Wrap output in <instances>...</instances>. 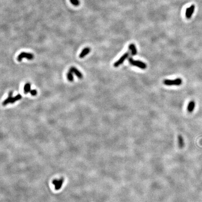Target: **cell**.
Wrapping results in <instances>:
<instances>
[{
  "label": "cell",
  "mask_w": 202,
  "mask_h": 202,
  "mask_svg": "<svg viewBox=\"0 0 202 202\" xmlns=\"http://www.w3.org/2000/svg\"><path fill=\"white\" fill-rule=\"evenodd\" d=\"M178 144L179 147H180V148H183L184 146V138L181 135H179L178 136Z\"/></svg>",
  "instance_id": "12"
},
{
  "label": "cell",
  "mask_w": 202,
  "mask_h": 202,
  "mask_svg": "<svg viewBox=\"0 0 202 202\" xmlns=\"http://www.w3.org/2000/svg\"><path fill=\"white\" fill-rule=\"evenodd\" d=\"M29 93L31 94V95H32V96H35L37 95V92L36 89H31Z\"/></svg>",
  "instance_id": "16"
},
{
  "label": "cell",
  "mask_w": 202,
  "mask_h": 202,
  "mask_svg": "<svg viewBox=\"0 0 202 202\" xmlns=\"http://www.w3.org/2000/svg\"><path fill=\"white\" fill-rule=\"evenodd\" d=\"M129 49L131 52V53L132 55H136L137 53V50L136 48L135 45L134 44H131L129 46Z\"/></svg>",
  "instance_id": "10"
},
{
  "label": "cell",
  "mask_w": 202,
  "mask_h": 202,
  "mask_svg": "<svg viewBox=\"0 0 202 202\" xmlns=\"http://www.w3.org/2000/svg\"><path fill=\"white\" fill-rule=\"evenodd\" d=\"M31 90V85L29 83H26L24 86V93L27 94Z\"/></svg>",
  "instance_id": "13"
},
{
  "label": "cell",
  "mask_w": 202,
  "mask_h": 202,
  "mask_svg": "<svg viewBox=\"0 0 202 202\" xmlns=\"http://www.w3.org/2000/svg\"><path fill=\"white\" fill-rule=\"evenodd\" d=\"M195 6L194 5H192L190 7L186 9V17L188 19L191 18L195 10Z\"/></svg>",
  "instance_id": "6"
},
{
  "label": "cell",
  "mask_w": 202,
  "mask_h": 202,
  "mask_svg": "<svg viewBox=\"0 0 202 202\" xmlns=\"http://www.w3.org/2000/svg\"><path fill=\"white\" fill-rule=\"evenodd\" d=\"M129 63L133 66H135L141 69H145L147 67V65L145 63L140 60H134L132 58H130L128 59Z\"/></svg>",
  "instance_id": "1"
},
{
  "label": "cell",
  "mask_w": 202,
  "mask_h": 202,
  "mask_svg": "<svg viewBox=\"0 0 202 202\" xmlns=\"http://www.w3.org/2000/svg\"><path fill=\"white\" fill-rule=\"evenodd\" d=\"M23 58H26L29 60H31L34 58V55L30 53H28L25 52H22L17 57V60L20 62L22 60Z\"/></svg>",
  "instance_id": "3"
},
{
  "label": "cell",
  "mask_w": 202,
  "mask_h": 202,
  "mask_svg": "<svg viewBox=\"0 0 202 202\" xmlns=\"http://www.w3.org/2000/svg\"><path fill=\"white\" fill-rule=\"evenodd\" d=\"M64 179L63 178L60 179H55L52 181V184L55 186V189L58 191L61 189L62 186Z\"/></svg>",
  "instance_id": "5"
},
{
  "label": "cell",
  "mask_w": 202,
  "mask_h": 202,
  "mask_svg": "<svg viewBox=\"0 0 202 202\" xmlns=\"http://www.w3.org/2000/svg\"><path fill=\"white\" fill-rule=\"evenodd\" d=\"M12 95H13V92L11 91V92H10L8 93V97H7V98H6V99L3 102V103H2V105L3 106H6V105H7V104H8V103H11V99H12V98L13 97Z\"/></svg>",
  "instance_id": "9"
},
{
  "label": "cell",
  "mask_w": 202,
  "mask_h": 202,
  "mask_svg": "<svg viewBox=\"0 0 202 202\" xmlns=\"http://www.w3.org/2000/svg\"><path fill=\"white\" fill-rule=\"evenodd\" d=\"M70 70H71L74 74H75V75L79 79H81L83 78V75L81 74V73L80 72L79 70L77 69V68L74 66H72L70 68Z\"/></svg>",
  "instance_id": "7"
},
{
  "label": "cell",
  "mask_w": 202,
  "mask_h": 202,
  "mask_svg": "<svg viewBox=\"0 0 202 202\" xmlns=\"http://www.w3.org/2000/svg\"><path fill=\"white\" fill-rule=\"evenodd\" d=\"M90 51H91V49L89 47H86V48H84L81 52V53L80 54L79 57L80 58H84L86 55H88V53L90 52Z\"/></svg>",
  "instance_id": "8"
},
{
  "label": "cell",
  "mask_w": 202,
  "mask_h": 202,
  "mask_svg": "<svg viewBox=\"0 0 202 202\" xmlns=\"http://www.w3.org/2000/svg\"><path fill=\"white\" fill-rule=\"evenodd\" d=\"M22 98V96L21 95H20V94H18V95L15 96V97H13L12 98L10 103H15L17 101H18V100L21 99Z\"/></svg>",
  "instance_id": "15"
},
{
  "label": "cell",
  "mask_w": 202,
  "mask_h": 202,
  "mask_svg": "<svg viewBox=\"0 0 202 202\" xmlns=\"http://www.w3.org/2000/svg\"><path fill=\"white\" fill-rule=\"evenodd\" d=\"M182 80L178 78L174 80H165L163 81V84L166 86H179L182 84Z\"/></svg>",
  "instance_id": "2"
},
{
  "label": "cell",
  "mask_w": 202,
  "mask_h": 202,
  "mask_svg": "<svg viewBox=\"0 0 202 202\" xmlns=\"http://www.w3.org/2000/svg\"><path fill=\"white\" fill-rule=\"evenodd\" d=\"M195 107V102L194 101H191L188 104L187 110L189 112L191 113L194 110Z\"/></svg>",
  "instance_id": "11"
},
{
  "label": "cell",
  "mask_w": 202,
  "mask_h": 202,
  "mask_svg": "<svg viewBox=\"0 0 202 202\" xmlns=\"http://www.w3.org/2000/svg\"><path fill=\"white\" fill-rule=\"evenodd\" d=\"M67 78L68 80L70 81H74V76H73V73L69 70L68 72L67 73Z\"/></svg>",
  "instance_id": "14"
},
{
  "label": "cell",
  "mask_w": 202,
  "mask_h": 202,
  "mask_svg": "<svg viewBox=\"0 0 202 202\" xmlns=\"http://www.w3.org/2000/svg\"><path fill=\"white\" fill-rule=\"evenodd\" d=\"M129 55V52H126L125 54H124L122 56L120 59H118V60L114 63V66L115 67H117L118 66H119L120 65H121L123 64V63L125 61V59L128 57Z\"/></svg>",
  "instance_id": "4"
}]
</instances>
